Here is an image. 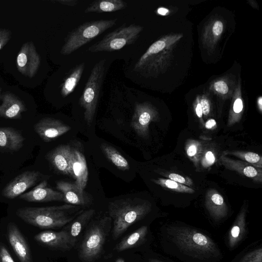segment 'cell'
<instances>
[{"label":"cell","instance_id":"12","mask_svg":"<svg viewBox=\"0 0 262 262\" xmlns=\"http://www.w3.org/2000/svg\"><path fill=\"white\" fill-rule=\"evenodd\" d=\"M157 116V112L154 107L147 102L137 103L135 106L131 126L140 136L145 137L148 133V127L150 121Z\"/></svg>","mask_w":262,"mask_h":262},{"label":"cell","instance_id":"42","mask_svg":"<svg viewBox=\"0 0 262 262\" xmlns=\"http://www.w3.org/2000/svg\"><path fill=\"white\" fill-rule=\"evenodd\" d=\"M195 112L196 115L199 117L201 118L203 115V112L201 105L200 104V101H198L196 107H195Z\"/></svg>","mask_w":262,"mask_h":262},{"label":"cell","instance_id":"45","mask_svg":"<svg viewBox=\"0 0 262 262\" xmlns=\"http://www.w3.org/2000/svg\"><path fill=\"white\" fill-rule=\"evenodd\" d=\"M257 104L259 107L260 111H261L262 108V97L261 96L259 97L257 99Z\"/></svg>","mask_w":262,"mask_h":262},{"label":"cell","instance_id":"37","mask_svg":"<svg viewBox=\"0 0 262 262\" xmlns=\"http://www.w3.org/2000/svg\"><path fill=\"white\" fill-rule=\"evenodd\" d=\"M168 177L170 180L181 184L185 183L188 185L191 184V182H189L188 180H186L185 178L177 173H170Z\"/></svg>","mask_w":262,"mask_h":262},{"label":"cell","instance_id":"7","mask_svg":"<svg viewBox=\"0 0 262 262\" xmlns=\"http://www.w3.org/2000/svg\"><path fill=\"white\" fill-rule=\"evenodd\" d=\"M105 71V60L95 64L79 99V103L84 110V119L88 125L94 117Z\"/></svg>","mask_w":262,"mask_h":262},{"label":"cell","instance_id":"20","mask_svg":"<svg viewBox=\"0 0 262 262\" xmlns=\"http://www.w3.org/2000/svg\"><path fill=\"white\" fill-rule=\"evenodd\" d=\"M25 138L21 133L11 127H0V147L18 150L22 147Z\"/></svg>","mask_w":262,"mask_h":262},{"label":"cell","instance_id":"5","mask_svg":"<svg viewBox=\"0 0 262 262\" xmlns=\"http://www.w3.org/2000/svg\"><path fill=\"white\" fill-rule=\"evenodd\" d=\"M111 221L104 216L92 224L80 245L78 257L82 261L93 262L100 256Z\"/></svg>","mask_w":262,"mask_h":262},{"label":"cell","instance_id":"43","mask_svg":"<svg viewBox=\"0 0 262 262\" xmlns=\"http://www.w3.org/2000/svg\"><path fill=\"white\" fill-rule=\"evenodd\" d=\"M216 125V121L215 120L213 119H211L208 120L206 124H205V127L207 128L210 129L214 126Z\"/></svg>","mask_w":262,"mask_h":262},{"label":"cell","instance_id":"8","mask_svg":"<svg viewBox=\"0 0 262 262\" xmlns=\"http://www.w3.org/2000/svg\"><path fill=\"white\" fill-rule=\"evenodd\" d=\"M142 30V26L135 24L128 26L123 25L107 34L102 39L90 46L88 51L95 53L120 50L134 43Z\"/></svg>","mask_w":262,"mask_h":262},{"label":"cell","instance_id":"23","mask_svg":"<svg viewBox=\"0 0 262 262\" xmlns=\"http://www.w3.org/2000/svg\"><path fill=\"white\" fill-rule=\"evenodd\" d=\"M126 7L127 3L122 0L95 1L86 8L84 12H112L122 10Z\"/></svg>","mask_w":262,"mask_h":262},{"label":"cell","instance_id":"19","mask_svg":"<svg viewBox=\"0 0 262 262\" xmlns=\"http://www.w3.org/2000/svg\"><path fill=\"white\" fill-rule=\"evenodd\" d=\"M69 145H60L51 150L47 158L59 173L71 176L69 166Z\"/></svg>","mask_w":262,"mask_h":262},{"label":"cell","instance_id":"41","mask_svg":"<svg viewBox=\"0 0 262 262\" xmlns=\"http://www.w3.org/2000/svg\"><path fill=\"white\" fill-rule=\"evenodd\" d=\"M197 151L196 147L194 145H192L190 146H189L187 150V154L188 156L190 157H192L195 155Z\"/></svg>","mask_w":262,"mask_h":262},{"label":"cell","instance_id":"30","mask_svg":"<svg viewBox=\"0 0 262 262\" xmlns=\"http://www.w3.org/2000/svg\"><path fill=\"white\" fill-rule=\"evenodd\" d=\"M239 262H262V248H258L247 253Z\"/></svg>","mask_w":262,"mask_h":262},{"label":"cell","instance_id":"17","mask_svg":"<svg viewBox=\"0 0 262 262\" xmlns=\"http://www.w3.org/2000/svg\"><path fill=\"white\" fill-rule=\"evenodd\" d=\"M56 188L63 195V201L68 204L84 207L91 203L87 194L81 195L74 182L60 181L56 183Z\"/></svg>","mask_w":262,"mask_h":262},{"label":"cell","instance_id":"21","mask_svg":"<svg viewBox=\"0 0 262 262\" xmlns=\"http://www.w3.org/2000/svg\"><path fill=\"white\" fill-rule=\"evenodd\" d=\"M147 232L148 229L146 226L139 228L124 237L116 245L114 250L121 252L138 246L145 241Z\"/></svg>","mask_w":262,"mask_h":262},{"label":"cell","instance_id":"14","mask_svg":"<svg viewBox=\"0 0 262 262\" xmlns=\"http://www.w3.org/2000/svg\"><path fill=\"white\" fill-rule=\"evenodd\" d=\"M34 129L44 141L50 142L69 132L71 127L60 120L44 118L35 124Z\"/></svg>","mask_w":262,"mask_h":262},{"label":"cell","instance_id":"33","mask_svg":"<svg viewBox=\"0 0 262 262\" xmlns=\"http://www.w3.org/2000/svg\"><path fill=\"white\" fill-rule=\"evenodd\" d=\"M0 262H15L4 245H0Z\"/></svg>","mask_w":262,"mask_h":262},{"label":"cell","instance_id":"46","mask_svg":"<svg viewBox=\"0 0 262 262\" xmlns=\"http://www.w3.org/2000/svg\"><path fill=\"white\" fill-rule=\"evenodd\" d=\"M149 262H164V261H162L161 260H159L158 259H150L149 260Z\"/></svg>","mask_w":262,"mask_h":262},{"label":"cell","instance_id":"2","mask_svg":"<svg viewBox=\"0 0 262 262\" xmlns=\"http://www.w3.org/2000/svg\"><path fill=\"white\" fill-rule=\"evenodd\" d=\"M109 216L113 222L112 237L117 239L132 225L150 211V205L135 199H118L110 202Z\"/></svg>","mask_w":262,"mask_h":262},{"label":"cell","instance_id":"40","mask_svg":"<svg viewBox=\"0 0 262 262\" xmlns=\"http://www.w3.org/2000/svg\"><path fill=\"white\" fill-rule=\"evenodd\" d=\"M207 161L210 164H212L215 161V157L211 151H208L206 152L205 155Z\"/></svg>","mask_w":262,"mask_h":262},{"label":"cell","instance_id":"9","mask_svg":"<svg viewBox=\"0 0 262 262\" xmlns=\"http://www.w3.org/2000/svg\"><path fill=\"white\" fill-rule=\"evenodd\" d=\"M69 166L71 177L75 179V184L81 195L86 193L84 189L88 181V169L85 158L82 152L77 148H70Z\"/></svg>","mask_w":262,"mask_h":262},{"label":"cell","instance_id":"18","mask_svg":"<svg viewBox=\"0 0 262 262\" xmlns=\"http://www.w3.org/2000/svg\"><path fill=\"white\" fill-rule=\"evenodd\" d=\"M0 116L6 119H19L26 110L24 103L15 95L6 93L2 96Z\"/></svg>","mask_w":262,"mask_h":262},{"label":"cell","instance_id":"4","mask_svg":"<svg viewBox=\"0 0 262 262\" xmlns=\"http://www.w3.org/2000/svg\"><path fill=\"white\" fill-rule=\"evenodd\" d=\"M171 229L173 242L183 252L200 258L216 256L219 253L215 243L200 231L185 227Z\"/></svg>","mask_w":262,"mask_h":262},{"label":"cell","instance_id":"35","mask_svg":"<svg viewBox=\"0 0 262 262\" xmlns=\"http://www.w3.org/2000/svg\"><path fill=\"white\" fill-rule=\"evenodd\" d=\"M200 103L202 107L203 114L207 115L209 113L210 110L209 100L205 96H203L201 99H200Z\"/></svg>","mask_w":262,"mask_h":262},{"label":"cell","instance_id":"13","mask_svg":"<svg viewBox=\"0 0 262 262\" xmlns=\"http://www.w3.org/2000/svg\"><path fill=\"white\" fill-rule=\"evenodd\" d=\"M34 239L46 247L57 250L68 251L75 246L66 229L58 232L43 231L36 234Z\"/></svg>","mask_w":262,"mask_h":262},{"label":"cell","instance_id":"32","mask_svg":"<svg viewBox=\"0 0 262 262\" xmlns=\"http://www.w3.org/2000/svg\"><path fill=\"white\" fill-rule=\"evenodd\" d=\"M11 37V32L7 29H0V50L6 45Z\"/></svg>","mask_w":262,"mask_h":262},{"label":"cell","instance_id":"29","mask_svg":"<svg viewBox=\"0 0 262 262\" xmlns=\"http://www.w3.org/2000/svg\"><path fill=\"white\" fill-rule=\"evenodd\" d=\"M155 183L168 188L175 191L183 192L192 193L194 190L181 183L176 182L170 179H158L154 181Z\"/></svg>","mask_w":262,"mask_h":262},{"label":"cell","instance_id":"28","mask_svg":"<svg viewBox=\"0 0 262 262\" xmlns=\"http://www.w3.org/2000/svg\"><path fill=\"white\" fill-rule=\"evenodd\" d=\"M211 215L216 220L224 217L226 214V208L223 197L218 193L213 194L207 203Z\"/></svg>","mask_w":262,"mask_h":262},{"label":"cell","instance_id":"6","mask_svg":"<svg viewBox=\"0 0 262 262\" xmlns=\"http://www.w3.org/2000/svg\"><path fill=\"white\" fill-rule=\"evenodd\" d=\"M117 19H100L86 22L69 33L60 53L69 55L115 25Z\"/></svg>","mask_w":262,"mask_h":262},{"label":"cell","instance_id":"47","mask_svg":"<svg viewBox=\"0 0 262 262\" xmlns=\"http://www.w3.org/2000/svg\"><path fill=\"white\" fill-rule=\"evenodd\" d=\"M116 262H125L123 259L122 258H119L116 260Z\"/></svg>","mask_w":262,"mask_h":262},{"label":"cell","instance_id":"25","mask_svg":"<svg viewBox=\"0 0 262 262\" xmlns=\"http://www.w3.org/2000/svg\"><path fill=\"white\" fill-rule=\"evenodd\" d=\"M246 213L242 211L237 216L228 234L230 247H235L243 238L246 232Z\"/></svg>","mask_w":262,"mask_h":262},{"label":"cell","instance_id":"36","mask_svg":"<svg viewBox=\"0 0 262 262\" xmlns=\"http://www.w3.org/2000/svg\"><path fill=\"white\" fill-rule=\"evenodd\" d=\"M237 97L234 100L233 105V110L235 113L238 114L241 112L243 108V103L240 95H237Z\"/></svg>","mask_w":262,"mask_h":262},{"label":"cell","instance_id":"31","mask_svg":"<svg viewBox=\"0 0 262 262\" xmlns=\"http://www.w3.org/2000/svg\"><path fill=\"white\" fill-rule=\"evenodd\" d=\"M213 89L217 93L225 95L229 92L227 83L223 80H218L215 81L212 85Z\"/></svg>","mask_w":262,"mask_h":262},{"label":"cell","instance_id":"22","mask_svg":"<svg viewBox=\"0 0 262 262\" xmlns=\"http://www.w3.org/2000/svg\"><path fill=\"white\" fill-rule=\"evenodd\" d=\"M95 213V210L93 209L85 210L70 222L71 224L68 226V230H66L74 244L82 230L94 216Z\"/></svg>","mask_w":262,"mask_h":262},{"label":"cell","instance_id":"27","mask_svg":"<svg viewBox=\"0 0 262 262\" xmlns=\"http://www.w3.org/2000/svg\"><path fill=\"white\" fill-rule=\"evenodd\" d=\"M224 29V25L220 19L212 21L207 26L204 35V40L209 45H214L221 37Z\"/></svg>","mask_w":262,"mask_h":262},{"label":"cell","instance_id":"34","mask_svg":"<svg viewBox=\"0 0 262 262\" xmlns=\"http://www.w3.org/2000/svg\"><path fill=\"white\" fill-rule=\"evenodd\" d=\"M244 158L247 162L251 163L258 162L261 160L260 157L258 154L252 152L246 153Z\"/></svg>","mask_w":262,"mask_h":262},{"label":"cell","instance_id":"11","mask_svg":"<svg viewBox=\"0 0 262 262\" xmlns=\"http://www.w3.org/2000/svg\"><path fill=\"white\" fill-rule=\"evenodd\" d=\"M41 173L35 171H26L16 177L3 190V195L9 199L20 195L34 185L40 179Z\"/></svg>","mask_w":262,"mask_h":262},{"label":"cell","instance_id":"26","mask_svg":"<svg viewBox=\"0 0 262 262\" xmlns=\"http://www.w3.org/2000/svg\"><path fill=\"white\" fill-rule=\"evenodd\" d=\"M100 147L106 157L119 169L125 171L130 168L126 159L114 147L104 143Z\"/></svg>","mask_w":262,"mask_h":262},{"label":"cell","instance_id":"44","mask_svg":"<svg viewBox=\"0 0 262 262\" xmlns=\"http://www.w3.org/2000/svg\"><path fill=\"white\" fill-rule=\"evenodd\" d=\"M158 13L161 15H165L169 12L168 9L165 8H159L157 10Z\"/></svg>","mask_w":262,"mask_h":262},{"label":"cell","instance_id":"38","mask_svg":"<svg viewBox=\"0 0 262 262\" xmlns=\"http://www.w3.org/2000/svg\"><path fill=\"white\" fill-rule=\"evenodd\" d=\"M243 173L248 177L253 178L257 175L258 172L257 169L254 167L248 166L244 168Z\"/></svg>","mask_w":262,"mask_h":262},{"label":"cell","instance_id":"48","mask_svg":"<svg viewBox=\"0 0 262 262\" xmlns=\"http://www.w3.org/2000/svg\"><path fill=\"white\" fill-rule=\"evenodd\" d=\"M1 91H2V89H1V88H0V95H1Z\"/></svg>","mask_w":262,"mask_h":262},{"label":"cell","instance_id":"10","mask_svg":"<svg viewBox=\"0 0 262 262\" xmlns=\"http://www.w3.org/2000/svg\"><path fill=\"white\" fill-rule=\"evenodd\" d=\"M40 58L33 43L31 41L24 43L16 58L17 68L23 75L32 78L38 71Z\"/></svg>","mask_w":262,"mask_h":262},{"label":"cell","instance_id":"39","mask_svg":"<svg viewBox=\"0 0 262 262\" xmlns=\"http://www.w3.org/2000/svg\"><path fill=\"white\" fill-rule=\"evenodd\" d=\"M56 2L67 6H74L77 5L78 1L77 0H58Z\"/></svg>","mask_w":262,"mask_h":262},{"label":"cell","instance_id":"16","mask_svg":"<svg viewBox=\"0 0 262 262\" xmlns=\"http://www.w3.org/2000/svg\"><path fill=\"white\" fill-rule=\"evenodd\" d=\"M44 180L29 192L21 194L19 199L29 202H46L55 201H63V194L47 186Z\"/></svg>","mask_w":262,"mask_h":262},{"label":"cell","instance_id":"3","mask_svg":"<svg viewBox=\"0 0 262 262\" xmlns=\"http://www.w3.org/2000/svg\"><path fill=\"white\" fill-rule=\"evenodd\" d=\"M182 37V34H170L154 42L138 59L135 70L149 75L163 72L171 59L175 44Z\"/></svg>","mask_w":262,"mask_h":262},{"label":"cell","instance_id":"24","mask_svg":"<svg viewBox=\"0 0 262 262\" xmlns=\"http://www.w3.org/2000/svg\"><path fill=\"white\" fill-rule=\"evenodd\" d=\"M84 67V62L77 65L65 78L60 89L61 94L63 97L67 96L74 90L81 77Z\"/></svg>","mask_w":262,"mask_h":262},{"label":"cell","instance_id":"15","mask_svg":"<svg viewBox=\"0 0 262 262\" xmlns=\"http://www.w3.org/2000/svg\"><path fill=\"white\" fill-rule=\"evenodd\" d=\"M7 237L9 244L20 262H32L28 243L14 223L10 222L8 225Z\"/></svg>","mask_w":262,"mask_h":262},{"label":"cell","instance_id":"1","mask_svg":"<svg viewBox=\"0 0 262 262\" xmlns=\"http://www.w3.org/2000/svg\"><path fill=\"white\" fill-rule=\"evenodd\" d=\"M84 209L82 206L66 204L44 207H24L18 209L16 214L28 224L47 229L66 225Z\"/></svg>","mask_w":262,"mask_h":262}]
</instances>
